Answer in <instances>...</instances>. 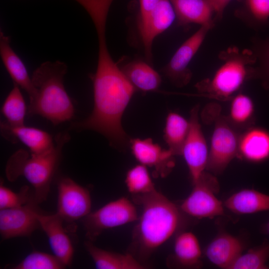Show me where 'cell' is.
Here are the masks:
<instances>
[{
  "mask_svg": "<svg viewBox=\"0 0 269 269\" xmlns=\"http://www.w3.org/2000/svg\"><path fill=\"white\" fill-rule=\"evenodd\" d=\"M134 196L142 213L133 231L130 254L143 264L180 229L183 212L156 190Z\"/></svg>",
  "mask_w": 269,
  "mask_h": 269,
  "instance_id": "cell-1",
  "label": "cell"
},
{
  "mask_svg": "<svg viewBox=\"0 0 269 269\" xmlns=\"http://www.w3.org/2000/svg\"><path fill=\"white\" fill-rule=\"evenodd\" d=\"M67 66L62 61L42 63L33 72L31 80L37 90L28 113L40 116L56 126L71 120L74 107L64 85Z\"/></svg>",
  "mask_w": 269,
  "mask_h": 269,
  "instance_id": "cell-2",
  "label": "cell"
},
{
  "mask_svg": "<svg viewBox=\"0 0 269 269\" xmlns=\"http://www.w3.org/2000/svg\"><path fill=\"white\" fill-rule=\"evenodd\" d=\"M70 139L68 132H61L54 138V147L46 152L29 155L24 149L17 150L7 162L6 173L8 178L13 180L23 176L34 188V201L37 204L43 202L48 196L63 148Z\"/></svg>",
  "mask_w": 269,
  "mask_h": 269,
  "instance_id": "cell-3",
  "label": "cell"
},
{
  "mask_svg": "<svg viewBox=\"0 0 269 269\" xmlns=\"http://www.w3.org/2000/svg\"><path fill=\"white\" fill-rule=\"evenodd\" d=\"M221 64L214 75L198 82L201 96L221 101L231 100L244 83L253 79L256 57L251 48L231 46L220 52Z\"/></svg>",
  "mask_w": 269,
  "mask_h": 269,
  "instance_id": "cell-4",
  "label": "cell"
},
{
  "mask_svg": "<svg viewBox=\"0 0 269 269\" xmlns=\"http://www.w3.org/2000/svg\"><path fill=\"white\" fill-rule=\"evenodd\" d=\"M193 185L191 193L180 205L183 213L199 219L224 214V204L216 196L219 186L214 175L204 171Z\"/></svg>",
  "mask_w": 269,
  "mask_h": 269,
  "instance_id": "cell-5",
  "label": "cell"
},
{
  "mask_svg": "<svg viewBox=\"0 0 269 269\" xmlns=\"http://www.w3.org/2000/svg\"><path fill=\"white\" fill-rule=\"evenodd\" d=\"M138 219L137 210L128 198L122 197L106 204L84 217L86 237L93 241L105 230L119 227Z\"/></svg>",
  "mask_w": 269,
  "mask_h": 269,
  "instance_id": "cell-6",
  "label": "cell"
},
{
  "mask_svg": "<svg viewBox=\"0 0 269 269\" xmlns=\"http://www.w3.org/2000/svg\"><path fill=\"white\" fill-rule=\"evenodd\" d=\"M242 133L230 123L227 117L219 116L216 118L206 169L215 174L224 171L230 162L237 156Z\"/></svg>",
  "mask_w": 269,
  "mask_h": 269,
  "instance_id": "cell-7",
  "label": "cell"
},
{
  "mask_svg": "<svg viewBox=\"0 0 269 269\" xmlns=\"http://www.w3.org/2000/svg\"><path fill=\"white\" fill-rule=\"evenodd\" d=\"M215 22L201 25L177 49L169 62L163 68L164 75L175 86L180 88L190 81L192 74L189 64Z\"/></svg>",
  "mask_w": 269,
  "mask_h": 269,
  "instance_id": "cell-8",
  "label": "cell"
},
{
  "mask_svg": "<svg viewBox=\"0 0 269 269\" xmlns=\"http://www.w3.org/2000/svg\"><path fill=\"white\" fill-rule=\"evenodd\" d=\"M199 106L190 111L189 128L181 155L188 168L193 184L206 169L209 150L198 118Z\"/></svg>",
  "mask_w": 269,
  "mask_h": 269,
  "instance_id": "cell-9",
  "label": "cell"
},
{
  "mask_svg": "<svg viewBox=\"0 0 269 269\" xmlns=\"http://www.w3.org/2000/svg\"><path fill=\"white\" fill-rule=\"evenodd\" d=\"M89 190L70 178L64 177L58 184L57 214L67 222H73L88 215L91 211Z\"/></svg>",
  "mask_w": 269,
  "mask_h": 269,
  "instance_id": "cell-10",
  "label": "cell"
},
{
  "mask_svg": "<svg viewBox=\"0 0 269 269\" xmlns=\"http://www.w3.org/2000/svg\"><path fill=\"white\" fill-rule=\"evenodd\" d=\"M36 204L33 197L23 206L0 209V233L3 239L28 236L40 227Z\"/></svg>",
  "mask_w": 269,
  "mask_h": 269,
  "instance_id": "cell-11",
  "label": "cell"
},
{
  "mask_svg": "<svg viewBox=\"0 0 269 269\" xmlns=\"http://www.w3.org/2000/svg\"><path fill=\"white\" fill-rule=\"evenodd\" d=\"M130 145L137 161L146 167L153 168L158 176H166L174 166V155L172 152L154 143L150 138L130 139Z\"/></svg>",
  "mask_w": 269,
  "mask_h": 269,
  "instance_id": "cell-12",
  "label": "cell"
},
{
  "mask_svg": "<svg viewBox=\"0 0 269 269\" xmlns=\"http://www.w3.org/2000/svg\"><path fill=\"white\" fill-rule=\"evenodd\" d=\"M175 17L170 1L160 0L149 15L138 23L139 32L148 61L152 58V46L154 39L171 25Z\"/></svg>",
  "mask_w": 269,
  "mask_h": 269,
  "instance_id": "cell-13",
  "label": "cell"
},
{
  "mask_svg": "<svg viewBox=\"0 0 269 269\" xmlns=\"http://www.w3.org/2000/svg\"><path fill=\"white\" fill-rule=\"evenodd\" d=\"M40 227L46 234L54 255L66 266H70L73 259L74 249L63 226V219L57 214H37Z\"/></svg>",
  "mask_w": 269,
  "mask_h": 269,
  "instance_id": "cell-14",
  "label": "cell"
},
{
  "mask_svg": "<svg viewBox=\"0 0 269 269\" xmlns=\"http://www.w3.org/2000/svg\"><path fill=\"white\" fill-rule=\"evenodd\" d=\"M1 135L11 142L21 141L33 154H39L51 149L55 142L46 132L33 127L11 126L6 122L0 123Z\"/></svg>",
  "mask_w": 269,
  "mask_h": 269,
  "instance_id": "cell-15",
  "label": "cell"
},
{
  "mask_svg": "<svg viewBox=\"0 0 269 269\" xmlns=\"http://www.w3.org/2000/svg\"><path fill=\"white\" fill-rule=\"evenodd\" d=\"M0 55L2 62L13 80L27 94L29 103L35 98L37 90L23 61L10 45V38L0 31Z\"/></svg>",
  "mask_w": 269,
  "mask_h": 269,
  "instance_id": "cell-16",
  "label": "cell"
},
{
  "mask_svg": "<svg viewBox=\"0 0 269 269\" xmlns=\"http://www.w3.org/2000/svg\"><path fill=\"white\" fill-rule=\"evenodd\" d=\"M243 242L239 238L223 232L216 236L207 246L204 255L213 265L229 269L232 263L242 253Z\"/></svg>",
  "mask_w": 269,
  "mask_h": 269,
  "instance_id": "cell-17",
  "label": "cell"
},
{
  "mask_svg": "<svg viewBox=\"0 0 269 269\" xmlns=\"http://www.w3.org/2000/svg\"><path fill=\"white\" fill-rule=\"evenodd\" d=\"M237 157L253 163L269 159V132L253 127L244 131L240 136Z\"/></svg>",
  "mask_w": 269,
  "mask_h": 269,
  "instance_id": "cell-18",
  "label": "cell"
},
{
  "mask_svg": "<svg viewBox=\"0 0 269 269\" xmlns=\"http://www.w3.org/2000/svg\"><path fill=\"white\" fill-rule=\"evenodd\" d=\"M181 26L192 23L201 26L215 22L213 7L210 0H169Z\"/></svg>",
  "mask_w": 269,
  "mask_h": 269,
  "instance_id": "cell-19",
  "label": "cell"
},
{
  "mask_svg": "<svg viewBox=\"0 0 269 269\" xmlns=\"http://www.w3.org/2000/svg\"><path fill=\"white\" fill-rule=\"evenodd\" d=\"M223 204L225 208L237 214L269 211V195L253 189H244L230 195Z\"/></svg>",
  "mask_w": 269,
  "mask_h": 269,
  "instance_id": "cell-20",
  "label": "cell"
},
{
  "mask_svg": "<svg viewBox=\"0 0 269 269\" xmlns=\"http://www.w3.org/2000/svg\"><path fill=\"white\" fill-rule=\"evenodd\" d=\"M85 247L98 269H143L146 266L130 253L120 254L100 249L90 241Z\"/></svg>",
  "mask_w": 269,
  "mask_h": 269,
  "instance_id": "cell-21",
  "label": "cell"
},
{
  "mask_svg": "<svg viewBox=\"0 0 269 269\" xmlns=\"http://www.w3.org/2000/svg\"><path fill=\"white\" fill-rule=\"evenodd\" d=\"M124 74L136 90L147 92L156 90L161 79L149 64L141 60L131 61L122 68Z\"/></svg>",
  "mask_w": 269,
  "mask_h": 269,
  "instance_id": "cell-22",
  "label": "cell"
},
{
  "mask_svg": "<svg viewBox=\"0 0 269 269\" xmlns=\"http://www.w3.org/2000/svg\"><path fill=\"white\" fill-rule=\"evenodd\" d=\"M174 258L180 266L198 267L201 264L202 251L196 236L191 232L180 233L174 244Z\"/></svg>",
  "mask_w": 269,
  "mask_h": 269,
  "instance_id": "cell-23",
  "label": "cell"
},
{
  "mask_svg": "<svg viewBox=\"0 0 269 269\" xmlns=\"http://www.w3.org/2000/svg\"><path fill=\"white\" fill-rule=\"evenodd\" d=\"M235 15L246 25L259 29L269 26V0H237Z\"/></svg>",
  "mask_w": 269,
  "mask_h": 269,
  "instance_id": "cell-24",
  "label": "cell"
},
{
  "mask_svg": "<svg viewBox=\"0 0 269 269\" xmlns=\"http://www.w3.org/2000/svg\"><path fill=\"white\" fill-rule=\"evenodd\" d=\"M189 128V121L175 112H169L166 118L164 139L174 155H181Z\"/></svg>",
  "mask_w": 269,
  "mask_h": 269,
  "instance_id": "cell-25",
  "label": "cell"
},
{
  "mask_svg": "<svg viewBox=\"0 0 269 269\" xmlns=\"http://www.w3.org/2000/svg\"><path fill=\"white\" fill-rule=\"evenodd\" d=\"M231 100L229 114L227 117L235 128L243 132L253 124L254 104L249 96L243 93L234 95Z\"/></svg>",
  "mask_w": 269,
  "mask_h": 269,
  "instance_id": "cell-26",
  "label": "cell"
},
{
  "mask_svg": "<svg viewBox=\"0 0 269 269\" xmlns=\"http://www.w3.org/2000/svg\"><path fill=\"white\" fill-rule=\"evenodd\" d=\"M250 48L256 59L253 79L260 80L263 87L269 91V37L255 36L252 39Z\"/></svg>",
  "mask_w": 269,
  "mask_h": 269,
  "instance_id": "cell-27",
  "label": "cell"
},
{
  "mask_svg": "<svg viewBox=\"0 0 269 269\" xmlns=\"http://www.w3.org/2000/svg\"><path fill=\"white\" fill-rule=\"evenodd\" d=\"M19 87L13 83V86L5 98L1 112L11 126L24 125L26 107Z\"/></svg>",
  "mask_w": 269,
  "mask_h": 269,
  "instance_id": "cell-28",
  "label": "cell"
},
{
  "mask_svg": "<svg viewBox=\"0 0 269 269\" xmlns=\"http://www.w3.org/2000/svg\"><path fill=\"white\" fill-rule=\"evenodd\" d=\"M269 259V243L250 249L241 254L229 269H267Z\"/></svg>",
  "mask_w": 269,
  "mask_h": 269,
  "instance_id": "cell-29",
  "label": "cell"
},
{
  "mask_svg": "<svg viewBox=\"0 0 269 269\" xmlns=\"http://www.w3.org/2000/svg\"><path fill=\"white\" fill-rule=\"evenodd\" d=\"M125 183L129 192L133 195H143L156 190L147 167L141 164L128 171Z\"/></svg>",
  "mask_w": 269,
  "mask_h": 269,
  "instance_id": "cell-30",
  "label": "cell"
},
{
  "mask_svg": "<svg viewBox=\"0 0 269 269\" xmlns=\"http://www.w3.org/2000/svg\"><path fill=\"white\" fill-rule=\"evenodd\" d=\"M66 266L54 255L33 252L27 256L14 269H60Z\"/></svg>",
  "mask_w": 269,
  "mask_h": 269,
  "instance_id": "cell-31",
  "label": "cell"
},
{
  "mask_svg": "<svg viewBox=\"0 0 269 269\" xmlns=\"http://www.w3.org/2000/svg\"><path fill=\"white\" fill-rule=\"evenodd\" d=\"M27 186H23L18 193H15L1 183L0 186V209L18 207L29 202L30 197Z\"/></svg>",
  "mask_w": 269,
  "mask_h": 269,
  "instance_id": "cell-32",
  "label": "cell"
},
{
  "mask_svg": "<svg viewBox=\"0 0 269 269\" xmlns=\"http://www.w3.org/2000/svg\"><path fill=\"white\" fill-rule=\"evenodd\" d=\"M160 0H139L138 23L144 20L153 11Z\"/></svg>",
  "mask_w": 269,
  "mask_h": 269,
  "instance_id": "cell-33",
  "label": "cell"
},
{
  "mask_svg": "<svg viewBox=\"0 0 269 269\" xmlns=\"http://www.w3.org/2000/svg\"><path fill=\"white\" fill-rule=\"evenodd\" d=\"M210 1L214 11V19L216 22H218L222 19L225 9L231 0H210Z\"/></svg>",
  "mask_w": 269,
  "mask_h": 269,
  "instance_id": "cell-34",
  "label": "cell"
},
{
  "mask_svg": "<svg viewBox=\"0 0 269 269\" xmlns=\"http://www.w3.org/2000/svg\"><path fill=\"white\" fill-rule=\"evenodd\" d=\"M266 229L267 233L269 235V222L267 224Z\"/></svg>",
  "mask_w": 269,
  "mask_h": 269,
  "instance_id": "cell-35",
  "label": "cell"
}]
</instances>
